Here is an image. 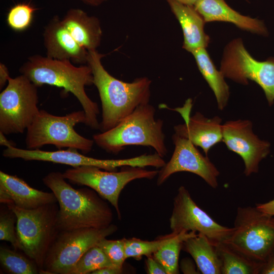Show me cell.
I'll return each mask as SVG.
<instances>
[{
    "label": "cell",
    "mask_w": 274,
    "mask_h": 274,
    "mask_svg": "<svg viewBox=\"0 0 274 274\" xmlns=\"http://www.w3.org/2000/svg\"><path fill=\"white\" fill-rule=\"evenodd\" d=\"M42 181L57 200V220L60 231L82 228L102 229L112 224L111 208L92 189H76L58 172L48 174Z\"/></svg>",
    "instance_id": "cell-1"
},
{
    "label": "cell",
    "mask_w": 274,
    "mask_h": 274,
    "mask_svg": "<svg viewBox=\"0 0 274 274\" xmlns=\"http://www.w3.org/2000/svg\"><path fill=\"white\" fill-rule=\"evenodd\" d=\"M87 64L93 77L101 102L102 118L99 129H111L141 105L148 104L151 81L146 77L127 83L110 75L103 66L104 55L96 50L88 51Z\"/></svg>",
    "instance_id": "cell-2"
},
{
    "label": "cell",
    "mask_w": 274,
    "mask_h": 274,
    "mask_svg": "<svg viewBox=\"0 0 274 274\" xmlns=\"http://www.w3.org/2000/svg\"><path fill=\"white\" fill-rule=\"evenodd\" d=\"M19 72L38 87L49 85L63 88L64 93H72L85 112V125L99 129L98 105L88 97L85 90V86L93 84V75L88 65L76 66L70 60L35 55L28 58L20 67Z\"/></svg>",
    "instance_id": "cell-3"
},
{
    "label": "cell",
    "mask_w": 274,
    "mask_h": 274,
    "mask_svg": "<svg viewBox=\"0 0 274 274\" xmlns=\"http://www.w3.org/2000/svg\"><path fill=\"white\" fill-rule=\"evenodd\" d=\"M155 114V109L152 105L149 103L141 105L113 128L94 134V142L107 152L114 154L127 146L151 147L163 157L167 153L163 121L156 119Z\"/></svg>",
    "instance_id": "cell-4"
},
{
    "label": "cell",
    "mask_w": 274,
    "mask_h": 274,
    "mask_svg": "<svg viewBox=\"0 0 274 274\" xmlns=\"http://www.w3.org/2000/svg\"><path fill=\"white\" fill-rule=\"evenodd\" d=\"M57 203L34 209L20 208L12 203L5 204L17 218L16 232L23 251L37 264L44 266L47 254L60 231L57 225Z\"/></svg>",
    "instance_id": "cell-5"
},
{
    "label": "cell",
    "mask_w": 274,
    "mask_h": 274,
    "mask_svg": "<svg viewBox=\"0 0 274 274\" xmlns=\"http://www.w3.org/2000/svg\"><path fill=\"white\" fill-rule=\"evenodd\" d=\"M86 121L83 110L60 116L41 110L26 129V148L37 149L52 145L59 149L74 148L87 153L92 149L93 140L81 135L74 128L78 123L86 124Z\"/></svg>",
    "instance_id": "cell-6"
},
{
    "label": "cell",
    "mask_w": 274,
    "mask_h": 274,
    "mask_svg": "<svg viewBox=\"0 0 274 274\" xmlns=\"http://www.w3.org/2000/svg\"><path fill=\"white\" fill-rule=\"evenodd\" d=\"M233 228L224 242L250 258L263 262L274 251V216L256 207H238Z\"/></svg>",
    "instance_id": "cell-7"
},
{
    "label": "cell",
    "mask_w": 274,
    "mask_h": 274,
    "mask_svg": "<svg viewBox=\"0 0 274 274\" xmlns=\"http://www.w3.org/2000/svg\"><path fill=\"white\" fill-rule=\"evenodd\" d=\"M38 87L22 74L9 78L0 94V131L22 133L31 125L40 111Z\"/></svg>",
    "instance_id": "cell-8"
},
{
    "label": "cell",
    "mask_w": 274,
    "mask_h": 274,
    "mask_svg": "<svg viewBox=\"0 0 274 274\" xmlns=\"http://www.w3.org/2000/svg\"><path fill=\"white\" fill-rule=\"evenodd\" d=\"M94 166H81L66 169L62 175L74 184L85 186L95 191L115 208L120 220L121 214L118 201L125 186L134 180L152 179L159 171L144 167L126 166L120 171L102 170Z\"/></svg>",
    "instance_id": "cell-9"
},
{
    "label": "cell",
    "mask_w": 274,
    "mask_h": 274,
    "mask_svg": "<svg viewBox=\"0 0 274 274\" xmlns=\"http://www.w3.org/2000/svg\"><path fill=\"white\" fill-rule=\"evenodd\" d=\"M118 229L111 224L107 228H82L60 231L50 248L40 273L69 274L80 257L101 239Z\"/></svg>",
    "instance_id": "cell-10"
},
{
    "label": "cell",
    "mask_w": 274,
    "mask_h": 274,
    "mask_svg": "<svg viewBox=\"0 0 274 274\" xmlns=\"http://www.w3.org/2000/svg\"><path fill=\"white\" fill-rule=\"evenodd\" d=\"M220 71L224 77L241 84L255 82L262 89L268 105H273L274 57L258 61L246 49L241 39H234L225 48Z\"/></svg>",
    "instance_id": "cell-11"
},
{
    "label": "cell",
    "mask_w": 274,
    "mask_h": 274,
    "mask_svg": "<svg viewBox=\"0 0 274 274\" xmlns=\"http://www.w3.org/2000/svg\"><path fill=\"white\" fill-rule=\"evenodd\" d=\"M172 232L193 231L206 235L214 244L226 241L234 228L216 222L193 200L187 188L181 186L173 200L169 218Z\"/></svg>",
    "instance_id": "cell-12"
},
{
    "label": "cell",
    "mask_w": 274,
    "mask_h": 274,
    "mask_svg": "<svg viewBox=\"0 0 274 274\" xmlns=\"http://www.w3.org/2000/svg\"><path fill=\"white\" fill-rule=\"evenodd\" d=\"M78 150L67 148L55 151L40 149H24L10 147L6 148L3 155L8 158H20L26 161L36 160L51 162L70 165L73 167L94 166L108 171H117L118 167L126 166L145 167L153 163L152 156L144 154L138 156L119 159H101L86 156Z\"/></svg>",
    "instance_id": "cell-13"
},
{
    "label": "cell",
    "mask_w": 274,
    "mask_h": 274,
    "mask_svg": "<svg viewBox=\"0 0 274 274\" xmlns=\"http://www.w3.org/2000/svg\"><path fill=\"white\" fill-rule=\"evenodd\" d=\"M175 149L170 160L159 171L157 184L164 183L173 174L187 172L201 178L210 186L217 187L220 173L207 156H203L189 139L175 133Z\"/></svg>",
    "instance_id": "cell-14"
},
{
    "label": "cell",
    "mask_w": 274,
    "mask_h": 274,
    "mask_svg": "<svg viewBox=\"0 0 274 274\" xmlns=\"http://www.w3.org/2000/svg\"><path fill=\"white\" fill-rule=\"evenodd\" d=\"M252 127L251 121L242 119L228 121L222 125V142L242 158L246 176L258 172L260 161L270 151L269 143L260 139Z\"/></svg>",
    "instance_id": "cell-15"
},
{
    "label": "cell",
    "mask_w": 274,
    "mask_h": 274,
    "mask_svg": "<svg viewBox=\"0 0 274 274\" xmlns=\"http://www.w3.org/2000/svg\"><path fill=\"white\" fill-rule=\"evenodd\" d=\"M191 102V99H188L183 108L176 109L182 114L185 123L175 126L174 130L176 134L202 148L207 156L212 147L222 141V119L218 116L208 118L200 112L190 116Z\"/></svg>",
    "instance_id": "cell-16"
},
{
    "label": "cell",
    "mask_w": 274,
    "mask_h": 274,
    "mask_svg": "<svg viewBox=\"0 0 274 274\" xmlns=\"http://www.w3.org/2000/svg\"><path fill=\"white\" fill-rule=\"evenodd\" d=\"M43 38L46 56L78 64L87 62L88 51L75 41L58 16L53 18L45 27Z\"/></svg>",
    "instance_id": "cell-17"
},
{
    "label": "cell",
    "mask_w": 274,
    "mask_h": 274,
    "mask_svg": "<svg viewBox=\"0 0 274 274\" xmlns=\"http://www.w3.org/2000/svg\"><path fill=\"white\" fill-rule=\"evenodd\" d=\"M0 201L12 203L30 210L57 202L53 192H47L31 187L23 179L0 171Z\"/></svg>",
    "instance_id": "cell-18"
},
{
    "label": "cell",
    "mask_w": 274,
    "mask_h": 274,
    "mask_svg": "<svg viewBox=\"0 0 274 274\" xmlns=\"http://www.w3.org/2000/svg\"><path fill=\"white\" fill-rule=\"evenodd\" d=\"M194 7L205 22H229L241 29L253 33L263 36L268 34L262 21L242 15L228 5L225 0H199Z\"/></svg>",
    "instance_id": "cell-19"
},
{
    "label": "cell",
    "mask_w": 274,
    "mask_h": 274,
    "mask_svg": "<svg viewBox=\"0 0 274 274\" xmlns=\"http://www.w3.org/2000/svg\"><path fill=\"white\" fill-rule=\"evenodd\" d=\"M166 1L181 26L184 36L183 48L191 53L198 48H206L210 38L204 31L205 21L194 6L175 0Z\"/></svg>",
    "instance_id": "cell-20"
},
{
    "label": "cell",
    "mask_w": 274,
    "mask_h": 274,
    "mask_svg": "<svg viewBox=\"0 0 274 274\" xmlns=\"http://www.w3.org/2000/svg\"><path fill=\"white\" fill-rule=\"evenodd\" d=\"M72 37L87 51L95 50L100 44L102 30L99 19L80 9L68 10L61 20Z\"/></svg>",
    "instance_id": "cell-21"
},
{
    "label": "cell",
    "mask_w": 274,
    "mask_h": 274,
    "mask_svg": "<svg viewBox=\"0 0 274 274\" xmlns=\"http://www.w3.org/2000/svg\"><path fill=\"white\" fill-rule=\"evenodd\" d=\"M182 250L189 254L203 274H221V263L214 243L206 235L197 233L185 240Z\"/></svg>",
    "instance_id": "cell-22"
},
{
    "label": "cell",
    "mask_w": 274,
    "mask_h": 274,
    "mask_svg": "<svg viewBox=\"0 0 274 274\" xmlns=\"http://www.w3.org/2000/svg\"><path fill=\"white\" fill-rule=\"evenodd\" d=\"M203 77L213 91L218 109L223 110L229 97V86L222 72L216 68L206 48H198L191 53Z\"/></svg>",
    "instance_id": "cell-23"
},
{
    "label": "cell",
    "mask_w": 274,
    "mask_h": 274,
    "mask_svg": "<svg viewBox=\"0 0 274 274\" xmlns=\"http://www.w3.org/2000/svg\"><path fill=\"white\" fill-rule=\"evenodd\" d=\"M215 245L221 263V274H259L263 262L250 258L226 242Z\"/></svg>",
    "instance_id": "cell-24"
},
{
    "label": "cell",
    "mask_w": 274,
    "mask_h": 274,
    "mask_svg": "<svg viewBox=\"0 0 274 274\" xmlns=\"http://www.w3.org/2000/svg\"><path fill=\"white\" fill-rule=\"evenodd\" d=\"M197 233L193 231L178 232L172 241L152 255L163 267L166 274L179 273V258L183 243L187 238Z\"/></svg>",
    "instance_id": "cell-25"
},
{
    "label": "cell",
    "mask_w": 274,
    "mask_h": 274,
    "mask_svg": "<svg viewBox=\"0 0 274 274\" xmlns=\"http://www.w3.org/2000/svg\"><path fill=\"white\" fill-rule=\"evenodd\" d=\"M0 262L3 268L9 273H40V269L35 261L9 248L1 247Z\"/></svg>",
    "instance_id": "cell-26"
},
{
    "label": "cell",
    "mask_w": 274,
    "mask_h": 274,
    "mask_svg": "<svg viewBox=\"0 0 274 274\" xmlns=\"http://www.w3.org/2000/svg\"><path fill=\"white\" fill-rule=\"evenodd\" d=\"M178 232L170 233L159 237L153 241H144L138 238H125V253L127 258L141 259L143 256L152 255L163 246L172 241Z\"/></svg>",
    "instance_id": "cell-27"
},
{
    "label": "cell",
    "mask_w": 274,
    "mask_h": 274,
    "mask_svg": "<svg viewBox=\"0 0 274 274\" xmlns=\"http://www.w3.org/2000/svg\"><path fill=\"white\" fill-rule=\"evenodd\" d=\"M113 266L104 251L96 245L83 254L69 274H89L96 270Z\"/></svg>",
    "instance_id": "cell-28"
},
{
    "label": "cell",
    "mask_w": 274,
    "mask_h": 274,
    "mask_svg": "<svg viewBox=\"0 0 274 274\" xmlns=\"http://www.w3.org/2000/svg\"><path fill=\"white\" fill-rule=\"evenodd\" d=\"M37 9L28 4H18L9 10L7 22L12 29L20 31L27 29L30 25L34 12Z\"/></svg>",
    "instance_id": "cell-29"
},
{
    "label": "cell",
    "mask_w": 274,
    "mask_h": 274,
    "mask_svg": "<svg viewBox=\"0 0 274 274\" xmlns=\"http://www.w3.org/2000/svg\"><path fill=\"white\" fill-rule=\"evenodd\" d=\"M17 218L15 213L6 205L1 208L0 212V240L10 242L15 249L22 251L18 239L16 228L15 227Z\"/></svg>",
    "instance_id": "cell-30"
},
{
    "label": "cell",
    "mask_w": 274,
    "mask_h": 274,
    "mask_svg": "<svg viewBox=\"0 0 274 274\" xmlns=\"http://www.w3.org/2000/svg\"><path fill=\"white\" fill-rule=\"evenodd\" d=\"M97 245L101 248L114 266L123 267L127 258L125 253V238L116 240L105 238Z\"/></svg>",
    "instance_id": "cell-31"
},
{
    "label": "cell",
    "mask_w": 274,
    "mask_h": 274,
    "mask_svg": "<svg viewBox=\"0 0 274 274\" xmlns=\"http://www.w3.org/2000/svg\"><path fill=\"white\" fill-rule=\"evenodd\" d=\"M146 266L149 274H166L163 267L153 255L147 256Z\"/></svg>",
    "instance_id": "cell-32"
},
{
    "label": "cell",
    "mask_w": 274,
    "mask_h": 274,
    "mask_svg": "<svg viewBox=\"0 0 274 274\" xmlns=\"http://www.w3.org/2000/svg\"><path fill=\"white\" fill-rule=\"evenodd\" d=\"M183 273H200L196 264L188 258H184L180 263V268Z\"/></svg>",
    "instance_id": "cell-33"
},
{
    "label": "cell",
    "mask_w": 274,
    "mask_h": 274,
    "mask_svg": "<svg viewBox=\"0 0 274 274\" xmlns=\"http://www.w3.org/2000/svg\"><path fill=\"white\" fill-rule=\"evenodd\" d=\"M259 274H274V251L262 263Z\"/></svg>",
    "instance_id": "cell-34"
},
{
    "label": "cell",
    "mask_w": 274,
    "mask_h": 274,
    "mask_svg": "<svg viewBox=\"0 0 274 274\" xmlns=\"http://www.w3.org/2000/svg\"><path fill=\"white\" fill-rule=\"evenodd\" d=\"M255 207L264 213L274 216V199L267 202L256 203Z\"/></svg>",
    "instance_id": "cell-35"
},
{
    "label": "cell",
    "mask_w": 274,
    "mask_h": 274,
    "mask_svg": "<svg viewBox=\"0 0 274 274\" xmlns=\"http://www.w3.org/2000/svg\"><path fill=\"white\" fill-rule=\"evenodd\" d=\"M123 272V267L117 266L105 267L93 271L91 274H120Z\"/></svg>",
    "instance_id": "cell-36"
},
{
    "label": "cell",
    "mask_w": 274,
    "mask_h": 274,
    "mask_svg": "<svg viewBox=\"0 0 274 274\" xmlns=\"http://www.w3.org/2000/svg\"><path fill=\"white\" fill-rule=\"evenodd\" d=\"M10 77L8 70L7 67L2 63L0 64V88L2 89L8 81Z\"/></svg>",
    "instance_id": "cell-37"
},
{
    "label": "cell",
    "mask_w": 274,
    "mask_h": 274,
    "mask_svg": "<svg viewBox=\"0 0 274 274\" xmlns=\"http://www.w3.org/2000/svg\"><path fill=\"white\" fill-rule=\"evenodd\" d=\"M6 134L0 131V145L3 146H5L6 148L10 147H16L15 143L12 141H10L6 137Z\"/></svg>",
    "instance_id": "cell-38"
},
{
    "label": "cell",
    "mask_w": 274,
    "mask_h": 274,
    "mask_svg": "<svg viewBox=\"0 0 274 274\" xmlns=\"http://www.w3.org/2000/svg\"><path fill=\"white\" fill-rule=\"evenodd\" d=\"M89 6L97 7L100 6L106 0H79Z\"/></svg>",
    "instance_id": "cell-39"
},
{
    "label": "cell",
    "mask_w": 274,
    "mask_h": 274,
    "mask_svg": "<svg viewBox=\"0 0 274 274\" xmlns=\"http://www.w3.org/2000/svg\"><path fill=\"white\" fill-rule=\"evenodd\" d=\"M175 1L185 5L194 6L195 4L199 0H175Z\"/></svg>",
    "instance_id": "cell-40"
},
{
    "label": "cell",
    "mask_w": 274,
    "mask_h": 274,
    "mask_svg": "<svg viewBox=\"0 0 274 274\" xmlns=\"http://www.w3.org/2000/svg\"><path fill=\"white\" fill-rule=\"evenodd\" d=\"M246 1H248V0H246Z\"/></svg>",
    "instance_id": "cell-41"
}]
</instances>
